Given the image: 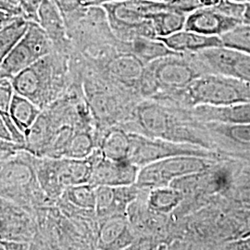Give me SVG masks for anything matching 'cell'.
<instances>
[{"mask_svg": "<svg viewBox=\"0 0 250 250\" xmlns=\"http://www.w3.org/2000/svg\"><path fill=\"white\" fill-rule=\"evenodd\" d=\"M204 74L196 53L171 54L146 65L140 85L148 94L183 92Z\"/></svg>", "mask_w": 250, "mask_h": 250, "instance_id": "cell-1", "label": "cell"}, {"mask_svg": "<svg viewBox=\"0 0 250 250\" xmlns=\"http://www.w3.org/2000/svg\"><path fill=\"white\" fill-rule=\"evenodd\" d=\"M109 27L118 40L130 42L137 37L156 38L153 13L170 8V1L114 0L102 4Z\"/></svg>", "mask_w": 250, "mask_h": 250, "instance_id": "cell-2", "label": "cell"}, {"mask_svg": "<svg viewBox=\"0 0 250 250\" xmlns=\"http://www.w3.org/2000/svg\"><path fill=\"white\" fill-rule=\"evenodd\" d=\"M184 92L194 106H228L250 102V83L222 74L201 75Z\"/></svg>", "mask_w": 250, "mask_h": 250, "instance_id": "cell-3", "label": "cell"}, {"mask_svg": "<svg viewBox=\"0 0 250 250\" xmlns=\"http://www.w3.org/2000/svg\"><path fill=\"white\" fill-rule=\"evenodd\" d=\"M54 51L11 78L15 93L27 98L40 108L53 96L63 72L62 63Z\"/></svg>", "mask_w": 250, "mask_h": 250, "instance_id": "cell-4", "label": "cell"}, {"mask_svg": "<svg viewBox=\"0 0 250 250\" xmlns=\"http://www.w3.org/2000/svg\"><path fill=\"white\" fill-rule=\"evenodd\" d=\"M209 158L178 155L154 161L142 166L135 185L137 188L167 187L177 180L210 168Z\"/></svg>", "mask_w": 250, "mask_h": 250, "instance_id": "cell-5", "label": "cell"}, {"mask_svg": "<svg viewBox=\"0 0 250 250\" xmlns=\"http://www.w3.org/2000/svg\"><path fill=\"white\" fill-rule=\"evenodd\" d=\"M130 140L131 146L128 161L140 168L154 161L178 155L210 157L208 150H202L199 147H193L186 146L185 144L175 143L158 137L151 138L141 134H130Z\"/></svg>", "mask_w": 250, "mask_h": 250, "instance_id": "cell-6", "label": "cell"}, {"mask_svg": "<svg viewBox=\"0 0 250 250\" xmlns=\"http://www.w3.org/2000/svg\"><path fill=\"white\" fill-rule=\"evenodd\" d=\"M137 118L144 130L152 137L169 140L175 143L196 144L197 140L177 123V120L166 108L154 103L141 105Z\"/></svg>", "mask_w": 250, "mask_h": 250, "instance_id": "cell-7", "label": "cell"}, {"mask_svg": "<svg viewBox=\"0 0 250 250\" xmlns=\"http://www.w3.org/2000/svg\"><path fill=\"white\" fill-rule=\"evenodd\" d=\"M196 55L206 74H222L250 83V54L221 45L207 48Z\"/></svg>", "mask_w": 250, "mask_h": 250, "instance_id": "cell-8", "label": "cell"}, {"mask_svg": "<svg viewBox=\"0 0 250 250\" xmlns=\"http://www.w3.org/2000/svg\"><path fill=\"white\" fill-rule=\"evenodd\" d=\"M92 161V174L90 184L107 187H124L135 185L140 167L131 161L107 160L103 156L98 161Z\"/></svg>", "mask_w": 250, "mask_h": 250, "instance_id": "cell-9", "label": "cell"}, {"mask_svg": "<svg viewBox=\"0 0 250 250\" xmlns=\"http://www.w3.org/2000/svg\"><path fill=\"white\" fill-rule=\"evenodd\" d=\"M243 22L215 8H201L189 13L185 29L210 36H222Z\"/></svg>", "mask_w": 250, "mask_h": 250, "instance_id": "cell-10", "label": "cell"}, {"mask_svg": "<svg viewBox=\"0 0 250 250\" xmlns=\"http://www.w3.org/2000/svg\"><path fill=\"white\" fill-rule=\"evenodd\" d=\"M53 42L56 51L67 48L68 29L65 19L51 0H43L37 14V21Z\"/></svg>", "mask_w": 250, "mask_h": 250, "instance_id": "cell-11", "label": "cell"}, {"mask_svg": "<svg viewBox=\"0 0 250 250\" xmlns=\"http://www.w3.org/2000/svg\"><path fill=\"white\" fill-rule=\"evenodd\" d=\"M159 39L176 53H197L207 48L223 45L220 36H205L187 29Z\"/></svg>", "mask_w": 250, "mask_h": 250, "instance_id": "cell-12", "label": "cell"}, {"mask_svg": "<svg viewBox=\"0 0 250 250\" xmlns=\"http://www.w3.org/2000/svg\"><path fill=\"white\" fill-rule=\"evenodd\" d=\"M57 186L70 188L89 183L92 174V161L87 159H70L51 164Z\"/></svg>", "mask_w": 250, "mask_h": 250, "instance_id": "cell-13", "label": "cell"}, {"mask_svg": "<svg viewBox=\"0 0 250 250\" xmlns=\"http://www.w3.org/2000/svg\"><path fill=\"white\" fill-rule=\"evenodd\" d=\"M146 65L134 54H118L107 62V71L110 76L126 85L140 83Z\"/></svg>", "mask_w": 250, "mask_h": 250, "instance_id": "cell-14", "label": "cell"}, {"mask_svg": "<svg viewBox=\"0 0 250 250\" xmlns=\"http://www.w3.org/2000/svg\"><path fill=\"white\" fill-rule=\"evenodd\" d=\"M197 113L209 122L225 125L250 124V102L228 106H197Z\"/></svg>", "mask_w": 250, "mask_h": 250, "instance_id": "cell-15", "label": "cell"}, {"mask_svg": "<svg viewBox=\"0 0 250 250\" xmlns=\"http://www.w3.org/2000/svg\"><path fill=\"white\" fill-rule=\"evenodd\" d=\"M39 60L40 57L34 45L24 35L18 44L6 56L1 65L7 76L13 78L19 72H22Z\"/></svg>", "mask_w": 250, "mask_h": 250, "instance_id": "cell-16", "label": "cell"}, {"mask_svg": "<svg viewBox=\"0 0 250 250\" xmlns=\"http://www.w3.org/2000/svg\"><path fill=\"white\" fill-rule=\"evenodd\" d=\"M41 115V108L32 100L17 93L14 94L9 109V116L20 132L25 136L37 119Z\"/></svg>", "mask_w": 250, "mask_h": 250, "instance_id": "cell-17", "label": "cell"}, {"mask_svg": "<svg viewBox=\"0 0 250 250\" xmlns=\"http://www.w3.org/2000/svg\"><path fill=\"white\" fill-rule=\"evenodd\" d=\"M128 52L134 54L145 65L158 59L169 56L176 52L170 50L161 39L152 37H137L130 42H125Z\"/></svg>", "mask_w": 250, "mask_h": 250, "instance_id": "cell-18", "label": "cell"}, {"mask_svg": "<svg viewBox=\"0 0 250 250\" xmlns=\"http://www.w3.org/2000/svg\"><path fill=\"white\" fill-rule=\"evenodd\" d=\"M187 17L188 14L175 10L172 7L153 13L151 21L156 38L166 37L184 30Z\"/></svg>", "mask_w": 250, "mask_h": 250, "instance_id": "cell-19", "label": "cell"}, {"mask_svg": "<svg viewBox=\"0 0 250 250\" xmlns=\"http://www.w3.org/2000/svg\"><path fill=\"white\" fill-rule=\"evenodd\" d=\"M130 146V134L122 130H113L104 137L101 144V154L110 161H128Z\"/></svg>", "mask_w": 250, "mask_h": 250, "instance_id": "cell-20", "label": "cell"}, {"mask_svg": "<svg viewBox=\"0 0 250 250\" xmlns=\"http://www.w3.org/2000/svg\"><path fill=\"white\" fill-rule=\"evenodd\" d=\"M184 198V194L171 186L152 188L148 196L149 208L159 213H170Z\"/></svg>", "mask_w": 250, "mask_h": 250, "instance_id": "cell-21", "label": "cell"}, {"mask_svg": "<svg viewBox=\"0 0 250 250\" xmlns=\"http://www.w3.org/2000/svg\"><path fill=\"white\" fill-rule=\"evenodd\" d=\"M14 94L15 90L11 78H0V115L4 118L7 124L13 142L17 145H24L26 143L25 136L20 132L9 116V109Z\"/></svg>", "mask_w": 250, "mask_h": 250, "instance_id": "cell-22", "label": "cell"}, {"mask_svg": "<svg viewBox=\"0 0 250 250\" xmlns=\"http://www.w3.org/2000/svg\"><path fill=\"white\" fill-rule=\"evenodd\" d=\"M31 21L23 16H19L9 24L0 29V62L18 44L25 35Z\"/></svg>", "mask_w": 250, "mask_h": 250, "instance_id": "cell-23", "label": "cell"}, {"mask_svg": "<svg viewBox=\"0 0 250 250\" xmlns=\"http://www.w3.org/2000/svg\"><path fill=\"white\" fill-rule=\"evenodd\" d=\"M130 235L125 221L120 217H113L103 224L99 240L106 249H120L127 245Z\"/></svg>", "mask_w": 250, "mask_h": 250, "instance_id": "cell-24", "label": "cell"}, {"mask_svg": "<svg viewBox=\"0 0 250 250\" xmlns=\"http://www.w3.org/2000/svg\"><path fill=\"white\" fill-rule=\"evenodd\" d=\"M66 198L79 208L96 209V187L86 183L67 188Z\"/></svg>", "mask_w": 250, "mask_h": 250, "instance_id": "cell-25", "label": "cell"}, {"mask_svg": "<svg viewBox=\"0 0 250 250\" xmlns=\"http://www.w3.org/2000/svg\"><path fill=\"white\" fill-rule=\"evenodd\" d=\"M221 37L224 46L250 54V24L241 22Z\"/></svg>", "mask_w": 250, "mask_h": 250, "instance_id": "cell-26", "label": "cell"}, {"mask_svg": "<svg viewBox=\"0 0 250 250\" xmlns=\"http://www.w3.org/2000/svg\"><path fill=\"white\" fill-rule=\"evenodd\" d=\"M94 143L91 135L82 132L72 135L64 156L70 159H87L93 151Z\"/></svg>", "mask_w": 250, "mask_h": 250, "instance_id": "cell-27", "label": "cell"}, {"mask_svg": "<svg viewBox=\"0 0 250 250\" xmlns=\"http://www.w3.org/2000/svg\"><path fill=\"white\" fill-rule=\"evenodd\" d=\"M62 13L64 19L80 12L88 7L95 6L94 0H51Z\"/></svg>", "mask_w": 250, "mask_h": 250, "instance_id": "cell-28", "label": "cell"}, {"mask_svg": "<svg viewBox=\"0 0 250 250\" xmlns=\"http://www.w3.org/2000/svg\"><path fill=\"white\" fill-rule=\"evenodd\" d=\"M225 134L233 142L250 148V124L226 125Z\"/></svg>", "mask_w": 250, "mask_h": 250, "instance_id": "cell-29", "label": "cell"}, {"mask_svg": "<svg viewBox=\"0 0 250 250\" xmlns=\"http://www.w3.org/2000/svg\"><path fill=\"white\" fill-rule=\"evenodd\" d=\"M42 2L43 0H18V5L27 20L37 21V14Z\"/></svg>", "mask_w": 250, "mask_h": 250, "instance_id": "cell-30", "label": "cell"}, {"mask_svg": "<svg viewBox=\"0 0 250 250\" xmlns=\"http://www.w3.org/2000/svg\"><path fill=\"white\" fill-rule=\"evenodd\" d=\"M238 203L244 208L250 210V188H244L239 192Z\"/></svg>", "mask_w": 250, "mask_h": 250, "instance_id": "cell-31", "label": "cell"}, {"mask_svg": "<svg viewBox=\"0 0 250 250\" xmlns=\"http://www.w3.org/2000/svg\"><path fill=\"white\" fill-rule=\"evenodd\" d=\"M0 10L12 13V14L17 15V16H23L24 17V15L22 13V10L21 9L20 7L11 5V4L7 3V2H5L3 0H0Z\"/></svg>", "mask_w": 250, "mask_h": 250, "instance_id": "cell-32", "label": "cell"}, {"mask_svg": "<svg viewBox=\"0 0 250 250\" xmlns=\"http://www.w3.org/2000/svg\"><path fill=\"white\" fill-rule=\"evenodd\" d=\"M0 139L8 141V142H13L12 135L9 132V128L7 126V124L4 120V118L0 115Z\"/></svg>", "mask_w": 250, "mask_h": 250, "instance_id": "cell-33", "label": "cell"}, {"mask_svg": "<svg viewBox=\"0 0 250 250\" xmlns=\"http://www.w3.org/2000/svg\"><path fill=\"white\" fill-rule=\"evenodd\" d=\"M231 249H233V250H250V234L241 237L238 241L231 244Z\"/></svg>", "mask_w": 250, "mask_h": 250, "instance_id": "cell-34", "label": "cell"}, {"mask_svg": "<svg viewBox=\"0 0 250 250\" xmlns=\"http://www.w3.org/2000/svg\"><path fill=\"white\" fill-rule=\"evenodd\" d=\"M18 17L19 16L14 15L12 13L0 10V29L6 26L7 24H9V22H11L12 21H14L15 19L18 18Z\"/></svg>", "mask_w": 250, "mask_h": 250, "instance_id": "cell-35", "label": "cell"}, {"mask_svg": "<svg viewBox=\"0 0 250 250\" xmlns=\"http://www.w3.org/2000/svg\"><path fill=\"white\" fill-rule=\"evenodd\" d=\"M223 0H198L201 8H212L219 5Z\"/></svg>", "mask_w": 250, "mask_h": 250, "instance_id": "cell-36", "label": "cell"}, {"mask_svg": "<svg viewBox=\"0 0 250 250\" xmlns=\"http://www.w3.org/2000/svg\"><path fill=\"white\" fill-rule=\"evenodd\" d=\"M243 22L250 24V3L247 4L246 10H245V13L243 16Z\"/></svg>", "mask_w": 250, "mask_h": 250, "instance_id": "cell-37", "label": "cell"}, {"mask_svg": "<svg viewBox=\"0 0 250 250\" xmlns=\"http://www.w3.org/2000/svg\"><path fill=\"white\" fill-rule=\"evenodd\" d=\"M107 0H94V4L95 6H101L102 4L106 3Z\"/></svg>", "mask_w": 250, "mask_h": 250, "instance_id": "cell-38", "label": "cell"}, {"mask_svg": "<svg viewBox=\"0 0 250 250\" xmlns=\"http://www.w3.org/2000/svg\"><path fill=\"white\" fill-rule=\"evenodd\" d=\"M4 77H8V76H7V74L4 72V70H3V68H2V65H1V62H0V78H4ZM8 78H9V77H8Z\"/></svg>", "mask_w": 250, "mask_h": 250, "instance_id": "cell-39", "label": "cell"}, {"mask_svg": "<svg viewBox=\"0 0 250 250\" xmlns=\"http://www.w3.org/2000/svg\"><path fill=\"white\" fill-rule=\"evenodd\" d=\"M3 1H5V2H7V3H9V4H11V5H14V6H18V0H3Z\"/></svg>", "mask_w": 250, "mask_h": 250, "instance_id": "cell-40", "label": "cell"}, {"mask_svg": "<svg viewBox=\"0 0 250 250\" xmlns=\"http://www.w3.org/2000/svg\"><path fill=\"white\" fill-rule=\"evenodd\" d=\"M6 250V247H5V245H4L3 243H0V250Z\"/></svg>", "mask_w": 250, "mask_h": 250, "instance_id": "cell-41", "label": "cell"}, {"mask_svg": "<svg viewBox=\"0 0 250 250\" xmlns=\"http://www.w3.org/2000/svg\"><path fill=\"white\" fill-rule=\"evenodd\" d=\"M107 1H114V0H107ZM154 1H164V2H168V1H170V0H154Z\"/></svg>", "mask_w": 250, "mask_h": 250, "instance_id": "cell-42", "label": "cell"}]
</instances>
